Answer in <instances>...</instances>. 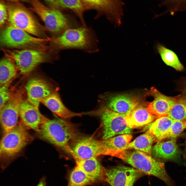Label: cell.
Instances as JSON below:
<instances>
[{
  "label": "cell",
  "instance_id": "1",
  "mask_svg": "<svg viewBox=\"0 0 186 186\" xmlns=\"http://www.w3.org/2000/svg\"><path fill=\"white\" fill-rule=\"evenodd\" d=\"M41 138L70 154L74 153L70 142L78 138V130L74 124L61 118L48 119L41 126L38 133Z\"/></svg>",
  "mask_w": 186,
  "mask_h": 186
},
{
  "label": "cell",
  "instance_id": "2",
  "mask_svg": "<svg viewBox=\"0 0 186 186\" xmlns=\"http://www.w3.org/2000/svg\"><path fill=\"white\" fill-rule=\"evenodd\" d=\"M53 50L57 52L76 49L89 53L97 52L98 41L95 33L87 26L69 28L60 35L51 38Z\"/></svg>",
  "mask_w": 186,
  "mask_h": 186
},
{
  "label": "cell",
  "instance_id": "3",
  "mask_svg": "<svg viewBox=\"0 0 186 186\" xmlns=\"http://www.w3.org/2000/svg\"><path fill=\"white\" fill-rule=\"evenodd\" d=\"M113 156L121 159L144 174L159 178L167 186H175L167 172L164 163L151 156L135 150L128 149L117 152Z\"/></svg>",
  "mask_w": 186,
  "mask_h": 186
},
{
  "label": "cell",
  "instance_id": "4",
  "mask_svg": "<svg viewBox=\"0 0 186 186\" xmlns=\"http://www.w3.org/2000/svg\"><path fill=\"white\" fill-rule=\"evenodd\" d=\"M22 123L4 135L0 144L1 168L4 170L33 138Z\"/></svg>",
  "mask_w": 186,
  "mask_h": 186
},
{
  "label": "cell",
  "instance_id": "5",
  "mask_svg": "<svg viewBox=\"0 0 186 186\" xmlns=\"http://www.w3.org/2000/svg\"><path fill=\"white\" fill-rule=\"evenodd\" d=\"M2 50L6 56L14 62L20 73L24 75L29 74L40 64L58 58V52L54 50L48 52L33 49Z\"/></svg>",
  "mask_w": 186,
  "mask_h": 186
},
{
  "label": "cell",
  "instance_id": "6",
  "mask_svg": "<svg viewBox=\"0 0 186 186\" xmlns=\"http://www.w3.org/2000/svg\"><path fill=\"white\" fill-rule=\"evenodd\" d=\"M51 38L36 37L10 25L1 32V45L3 47L19 49H33L47 50L46 43Z\"/></svg>",
  "mask_w": 186,
  "mask_h": 186
},
{
  "label": "cell",
  "instance_id": "7",
  "mask_svg": "<svg viewBox=\"0 0 186 186\" xmlns=\"http://www.w3.org/2000/svg\"><path fill=\"white\" fill-rule=\"evenodd\" d=\"M83 115L99 118L103 126V139H106L119 135L130 134L132 129L126 123V115L114 112L100 104L92 110L82 112Z\"/></svg>",
  "mask_w": 186,
  "mask_h": 186
},
{
  "label": "cell",
  "instance_id": "8",
  "mask_svg": "<svg viewBox=\"0 0 186 186\" xmlns=\"http://www.w3.org/2000/svg\"><path fill=\"white\" fill-rule=\"evenodd\" d=\"M33 10L44 22L46 28L58 36L66 30L78 26L77 23L59 10L43 4L38 0H31Z\"/></svg>",
  "mask_w": 186,
  "mask_h": 186
},
{
  "label": "cell",
  "instance_id": "9",
  "mask_svg": "<svg viewBox=\"0 0 186 186\" xmlns=\"http://www.w3.org/2000/svg\"><path fill=\"white\" fill-rule=\"evenodd\" d=\"M9 24L37 37L48 38L44 28L28 11L14 5L7 7Z\"/></svg>",
  "mask_w": 186,
  "mask_h": 186
},
{
  "label": "cell",
  "instance_id": "10",
  "mask_svg": "<svg viewBox=\"0 0 186 186\" xmlns=\"http://www.w3.org/2000/svg\"><path fill=\"white\" fill-rule=\"evenodd\" d=\"M23 99L21 91L12 92L10 99L0 110V123L4 135L18 124L20 107Z\"/></svg>",
  "mask_w": 186,
  "mask_h": 186
},
{
  "label": "cell",
  "instance_id": "11",
  "mask_svg": "<svg viewBox=\"0 0 186 186\" xmlns=\"http://www.w3.org/2000/svg\"><path fill=\"white\" fill-rule=\"evenodd\" d=\"M143 174L133 167L118 166L105 169L104 181L111 186H133Z\"/></svg>",
  "mask_w": 186,
  "mask_h": 186
},
{
  "label": "cell",
  "instance_id": "12",
  "mask_svg": "<svg viewBox=\"0 0 186 186\" xmlns=\"http://www.w3.org/2000/svg\"><path fill=\"white\" fill-rule=\"evenodd\" d=\"M81 0L85 9L95 10L116 26L121 25L123 12L121 0Z\"/></svg>",
  "mask_w": 186,
  "mask_h": 186
},
{
  "label": "cell",
  "instance_id": "13",
  "mask_svg": "<svg viewBox=\"0 0 186 186\" xmlns=\"http://www.w3.org/2000/svg\"><path fill=\"white\" fill-rule=\"evenodd\" d=\"M101 104L115 112L127 115L141 104L136 97L127 94H104L100 95Z\"/></svg>",
  "mask_w": 186,
  "mask_h": 186
},
{
  "label": "cell",
  "instance_id": "14",
  "mask_svg": "<svg viewBox=\"0 0 186 186\" xmlns=\"http://www.w3.org/2000/svg\"><path fill=\"white\" fill-rule=\"evenodd\" d=\"M72 149L75 160L97 158L102 155L109 156V152L101 140L91 137H85L79 140Z\"/></svg>",
  "mask_w": 186,
  "mask_h": 186
},
{
  "label": "cell",
  "instance_id": "15",
  "mask_svg": "<svg viewBox=\"0 0 186 186\" xmlns=\"http://www.w3.org/2000/svg\"><path fill=\"white\" fill-rule=\"evenodd\" d=\"M25 89L26 100L38 109L42 100L55 91L46 81L37 77L29 79L25 84Z\"/></svg>",
  "mask_w": 186,
  "mask_h": 186
},
{
  "label": "cell",
  "instance_id": "16",
  "mask_svg": "<svg viewBox=\"0 0 186 186\" xmlns=\"http://www.w3.org/2000/svg\"><path fill=\"white\" fill-rule=\"evenodd\" d=\"M19 116L23 125L37 133L39 132L41 125L48 119L40 113L39 109L26 99H23L21 102Z\"/></svg>",
  "mask_w": 186,
  "mask_h": 186
},
{
  "label": "cell",
  "instance_id": "17",
  "mask_svg": "<svg viewBox=\"0 0 186 186\" xmlns=\"http://www.w3.org/2000/svg\"><path fill=\"white\" fill-rule=\"evenodd\" d=\"M149 94L154 99L149 103L147 109L157 118L167 116L178 99L177 96L173 97L165 95L154 87L151 88Z\"/></svg>",
  "mask_w": 186,
  "mask_h": 186
},
{
  "label": "cell",
  "instance_id": "18",
  "mask_svg": "<svg viewBox=\"0 0 186 186\" xmlns=\"http://www.w3.org/2000/svg\"><path fill=\"white\" fill-rule=\"evenodd\" d=\"M44 105L60 118L67 120L76 117H81L82 113L73 112L68 109L63 103L59 94L52 92L41 101Z\"/></svg>",
  "mask_w": 186,
  "mask_h": 186
},
{
  "label": "cell",
  "instance_id": "19",
  "mask_svg": "<svg viewBox=\"0 0 186 186\" xmlns=\"http://www.w3.org/2000/svg\"><path fill=\"white\" fill-rule=\"evenodd\" d=\"M76 166L83 171L95 184L104 181L105 169L96 158L75 160Z\"/></svg>",
  "mask_w": 186,
  "mask_h": 186
},
{
  "label": "cell",
  "instance_id": "20",
  "mask_svg": "<svg viewBox=\"0 0 186 186\" xmlns=\"http://www.w3.org/2000/svg\"><path fill=\"white\" fill-rule=\"evenodd\" d=\"M157 118L141 104L134 109L125 117L126 123L131 128H139L148 125Z\"/></svg>",
  "mask_w": 186,
  "mask_h": 186
},
{
  "label": "cell",
  "instance_id": "21",
  "mask_svg": "<svg viewBox=\"0 0 186 186\" xmlns=\"http://www.w3.org/2000/svg\"><path fill=\"white\" fill-rule=\"evenodd\" d=\"M180 151L176 138L158 141L152 148L151 154L155 158L164 160H174L179 156Z\"/></svg>",
  "mask_w": 186,
  "mask_h": 186
},
{
  "label": "cell",
  "instance_id": "22",
  "mask_svg": "<svg viewBox=\"0 0 186 186\" xmlns=\"http://www.w3.org/2000/svg\"><path fill=\"white\" fill-rule=\"evenodd\" d=\"M132 137L130 134H124L101 141L109 156H113L116 153L125 150Z\"/></svg>",
  "mask_w": 186,
  "mask_h": 186
},
{
  "label": "cell",
  "instance_id": "23",
  "mask_svg": "<svg viewBox=\"0 0 186 186\" xmlns=\"http://www.w3.org/2000/svg\"><path fill=\"white\" fill-rule=\"evenodd\" d=\"M155 49L166 65L178 71H181L184 70L183 65L174 51L159 43L156 44Z\"/></svg>",
  "mask_w": 186,
  "mask_h": 186
},
{
  "label": "cell",
  "instance_id": "24",
  "mask_svg": "<svg viewBox=\"0 0 186 186\" xmlns=\"http://www.w3.org/2000/svg\"><path fill=\"white\" fill-rule=\"evenodd\" d=\"M155 142V137L148 130L130 142L126 150L134 149L151 156L152 145Z\"/></svg>",
  "mask_w": 186,
  "mask_h": 186
},
{
  "label": "cell",
  "instance_id": "25",
  "mask_svg": "<svg viewBox=\"0 0 186 186\" xmlns=\"http://www.w3.org/2000/svg\"><path fill=\"white\" fill-rule=\"evenodd\" d=\"M175 121L167 115L158 118L150 124L148 130L155 137L156 142L162 140L164 136Z\"/></svg>",
  "mask_w": 186,
  "mask_h": 186
},
{
  "label": "cell",
  "instance_id": "26",
  "mask_svg": "<svg viewBox=\"0 0 186 186\" xmlns=\"http://www.w3.org/2000/svg\"><path fill=\"white\" fill-rule=\"evenodd\" d=\"M18 69L13 61L6 57L0 61V86L13 80L16 76Z\"/></svg>",
  "mask_w": 186,
  "mask_h": 186
},
{
  "label": "cell",
  "instance_id": "27",
  "mask_svg": "<svg viewBox=\"0 0 186 186\" xmlns=\"http://www.w3.org/2000/svg\"><path fill=\"white\" fill-rule=\"evenodd\" d=\"M67 186H87L94 184L86 174L76 166L68 176Z\"/></svg>",
  "mask_w": 186,
  "mask_h": 186
},
{
  "label": "cell",
  "instance_id": "28",
  "mask_svg": "<svg viewBox=\"0 0 186 186\" xmlns=\"http://www.w3.org/2000/svg\"><path fill=\"white\" fill-rule=\"evenodd\" d=\"M57 3L63 8L73 11L79 18L82 26H86L83 16L85 8L81 0H57Z\"/></svg>",
  "mask_w": 186,
  "mask_h": 186
},
{
  "label": "cell",
  "instance_id": "29",
  "mask_svg": "<svg viewBox=\"0 0 186 186\" xmlns=\"http://www.w3.org/2000/svg\"><path fill=\"white\" fill-rule=\"evenodd\" d=\"M178 99L167 116L175 121L186 120V98Z\"/></svg>",
  "mask_w": 186,
  "mask_h": 186
},
{
  "label": "cell",
  "instance_id": "30",
  "mask_svg": "<svg viewBox=\"0 0 186 186\" xmlns=\"http://www.w3.org/2000/svg\"><path fill=\"white\" fill-rule=\"evenodd\" d=\"M160 5L166 10L160 16L168 13L173 16L176 12L186 11V0H163Z\"/></svg>",
  "mask_w": 186,
  "mask_h": 186
},
{
  "label": "cell",
  "instance_id": "31",
  "mask_svg": "<svg viewBox=\"0 0 186 186\" xmlns=\"http://www.w3.org/2000/svg\"><path fill=\"white\" fill-rule=\"evenodd\" d=\"M186 129V120L175 121L164 136L162 140L166 138H176Z\"/></svg>",
  "mask_w": 186,
  "mask_h": 186
},
{
  "label": "cell",
  "instance_id": "32",
  "mask_svg": "<svg viewBox=\"0 0 186 186\" xmlns=\"http://www.w3.org/2000/svg\"><path fill=\"white\" fill-rule=\"evenodd\" d=\"M12 80L0 86V110L10 99L12 92L10 91V86Z\"/></svg>",
  "mask_w": 186,
  "mask_h": 186
},
{
  "label": "cell",
  "instance_id": "33",
  "mask_svg": "<svg viewBox=\"0 0 186 186\" xmlns=\"http://www.w3.org/2000/svg\"><path fill=\"white\" fill-rule=\"evenodd\" d=\"M177 83V90L181 93L179 97L186 98V76L180 78Z\"/></svg>",
  "mask_w": 186,
  "mask_h": 186
},
{
  "label": "cell",
  "instance_id": "34",
  "mask_svg": "<svg viewBox=\"0 0 186 186\" xmlns=\"http://www.w3.org/2000/svg\"><path fill=\"white\" fill-rule=\"evenodd\" d=\"M8 12L7 7L3 3L0 4V26L2 27L8 19Z\"/></svg>",
  "mask_w": 186,
  "mask_h": 186
},
{
  "label": "cell",
  "instance_id": "35",
  "mask_svg": "<svg viewBox=\"0 0 186 186\" xmlns=\"http://www.w3.org/2000/svg\"><path fill=\"white\" fill-rule=\"evenodd\" d=\"M36 186H47V178L45 176H43L40 179Z\"/></svg>",
  "mask_w": 186,
  "mask_h": 186
},
{
  "label": "cell",
  "instance_id": "36",
  "mask_svg": "<svg viewBox=\"0 0 186 186\" xmlns=\"http://www.w3.org/2000/svg\"><path fill=\"white\" fill-rule=\"evenodd\" d=\"M47 2L52 4H57V0H45Z\"/></svg>",
  "mask_w": 186,
  "mask_h": 186
},
{
  "label": "cell",
  "instance_id": "37",
  "mask_svg": "<svg viewBox=\"0 0 186 186\" xmlns=\"http://www.w3.org/2000/svg\"><path fill=\"white\" fill-rule=\"evenodd\" d=\"M9 1H25L26 0H7Z\"/></svg>",
  "mask_w": 186,
  "mask_h": 186
},
{
  "label": "cell",
  "instance_id": "38",
  "mask_svg": "<svg viewBox=\"0 0 186 186\" xmlns=\"http://www.w3.org/2000/svg\"><path fill=\"white\" fill-rule=\"evenodd\" d=\"M185 154H186V145L185 146Z\"/></svg>",
  "mask_w": 186,
  "mask_h": 186
}]
</instances>
